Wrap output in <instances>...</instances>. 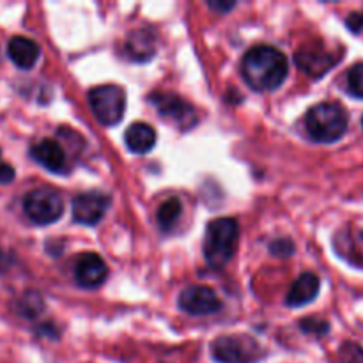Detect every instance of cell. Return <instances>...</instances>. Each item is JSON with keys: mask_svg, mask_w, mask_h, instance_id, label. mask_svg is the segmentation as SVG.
<instances>
[{"mask_svg": "<svg viewBox=\"0 0 363 363\" xmlns=\"http://www.w3.org/2000/svg\"><path fill=\"white\" fill-rule=\"evenodd\" d=\"M347 91L353 98L363 99V62L354 64L347 71Z\"/></svg>", "mask_w": 363, "mask_h": 363, "instance_id": "obj_19", "label": "cell"}, {"mask_svg": "<svg viewBox=\"0 0 363 363\" xmlns=\"http://www.w3.org/2000/svg\"><path fill=\"white\" fill-rule=\"evenodd\" d=\"M126 52L133 60H149L155 55V35L145 28L131 32L126 41Z\"/></svg>", "mask_w": 363, "mask_h": 363, "instance_id": "obj_16", "label": "cell"}, {"mask_svg": "<svg viewBox=\"0 0 363 363\" xmlns=\"http://www.w3.org/2000/svg\"><path fill=\"white\" fill-rule=\"evenodd\" d=\"M128 149L135 155H145L156 144V131L147 123H133L124 133Z\"/></svg>", "mask_w": 363, "mask_h": 363, "instance_id": "obj_15", "label": "cell"}, {"mask_svg": "<svg viewBox=\"0 0 363 363\" xmlns=\"http://www.w3.org/2000/svg\"><path fill=\"white\" fill-rule=\"evenodd\" d=\"M319 289H321V282H319L318 275H314V273H303L291 286L286 298L287 305L289 307H303V305L315 300V296L319 294Z\"/></svg>", "mask_w": 363, "mask_h": 363, "instance_id": "obj_13", "label": "cell"}, {"mask_svg": "<svg viewBox=\"0 0 363 363\" xmlns=\"http://www.w3.org/2000/svg\"><path fill=\"white\" fill-rule=\"evenodd\" d=\"M77 282L85 289H96L101 286L108 277V268L98 254H84L74 268Z\"/></svg>", "mask_w": 363, "mask_h": 363, "instance_id": "obj_11", "label": "cell"}, {"mask_svg": "<svg viewBox=\"0 0 363 363\" xmlns=\"http://www.w3.org/2000/svg\"><path fill=\"white\" fill-rule=\"evenodd\" d=\"M289 62L280 50L259 45L248 50L241 62V74L254 91H275L286 82Z\"/></svg>", "mask_w": 363, "mask_h": 363, "instance_id": "obj_1", "label": "cell"}, {"mask_svg": "<svg viewBox=\"0 0 363 363\" xmlns=\"http://www.w3.org/2000/svg\"><path fill=\"white\" fill-rule=\"evenodd\" d=\"M340 363H363V347L357 342H346L339 351Z\"/></svg>", "mask_w": 363, "mask_h": 363, "instance_id": "obj_20", "label": "cell"}, {"mask_svg": "<svg viewBox=\"0 0 363 363\" xmlns=\"http://www.w3.org/2000/svg\"><path fill=\"white\" fill-rule=\"evenodd\" d=\"M301 330H303L305 333H314V335L321 337L325 335V333L330 332V325L326 321H323V319H303V321L300 323Z\"/></svg>", "mask_w": 363, "mask_h": 363, "instance_id": "obj_21", "label": "cell"}, {"mask_svg": "<svg viewBox=\"0 0 363 363\" xmlns=\"http://www.w3.org/2000/svg\"><path fill=\"white\" fill-rule=\"evenodd\" d=\"M43 307H45V303H43L41 294L35 293V291H28L18 301V311H20L21 315L28 319H34L35 315L41 314Z\"/></svg>", "mask_w": 363, "mask_h": 363, "instance_id": "obj_18", "label": "cell"}, {"mask_svg": "<svg viewBox=\"0 0 363 363\" xmlns=\"http://www.w3.org/2000/svg\"><path fill=\"white\" fill-rule=\"evenodd\" d=\"M30 155L41 167L50 172H62L66 169V152L59 142L52 138H43L30 149Z\"/></svg>", "mask_w": 363, "mask_h": 363, "instance_id": "obj_12", "label": "cell"}, {"mask_svg": "<svg viewBox=\"0 0 363 363\" xmlns=\"http://www.w3.org/2000/svg\"><path fill=\"white\" fill-rule=\"evenodd\" d=\"M7 55L13 60L14 66H18L20 69H30L39 59V46L32 39L23 38V35H14L7 43Z\"/></svg>", "mask_w": 363, "mask_h": 363, "instance_id": "obj_14", "label": "cell"}, {"mask_svg": "<svg viewBox=\"0 0 363 363\" xmlns=\"http://www.w3.org/2000/svg\"><path fill=\"white\" fill-rule=\"evenodd\" d=\"M23 209L28 220L35 225H50L62 216L64 202L57 191L50 188H38L25 195Z\"/></svg>", "mask_w": 363, "mask_h": 363, "instance_id": "obj_6", "label": "cell"}, {"mask_svg": "<svg viewBox=\"0 0 363 363\" xmlns=\"http://www.w3.org/2000/svg\"><path fill=\"white\" fill-rule=\"evenodd\" d=\"M14 179V169L2 160L0 155V184H7Z\"/></svg>", "mask_w": 363, "mask_h": 363, "instance_id": "obj_23", "label": "cell"}, {"mask_svg": "<svg viewBox=\"0 0 363 363\" xmlns=\"http://www.w3.org/2000/svg\"><path fill=\"white\" fill-rule=\"evenodd\" d=\"M149 103L158 110L163 119L176 124L179 130H190L197 124V113L194 106L174 92H152L149 96Z\"/></svg>", "mask_w": 363, "mask_h": 363, "instance_id": "obj_7", "label": "cell"}, {"mask_svg": "<svg viewBox=\"0 0 363 363\" xmlns=\"http://www.w3.org/2000/svg\"><path fill=\"white\" fill-rule=\"evenodd\" d=\"M362 126H363V119H362Z\"/></svg>", "mask_w": 363, "mask_h": 363, "instance_id": "obj_26", "label": "cell"}, {"mask_svg": "<svg viewBox=\"0 0 363 363\" xmlns=\"http://www.w3.org/2000/svg\"><path fill=\"white\" fill-rule=\"evenodd\" d=\"M347 27H350L351 32L358 34V32L363 30V13H353L351 16H347L346 20Z\"/></svg>", "mask_w": 363, "mask_h": 363, "instance_id": "obj_24", "label": "cell"}, {"mask_svg": "<svg viewBox=\"0 0 363 363\" xmlns=\"http://www.w3.org/2000/svg\"><path fill=\"white\" fill-rule=\"evenodd\" d=\"M337 60H339V57L328 52L323 45H307L296 53L298 66L314 78H319L328 73L335 66Z\"/></svg>", "mask_w": 363, "mask_h": 363, "instance_id": "obj_10", "label": "cell"}, {"mask_svg": "<svg viewBox=\"0 0 363 363\" xmlns=\"http://www.w3.org/2000/svg\"><path fill=\"white\" fill-rule=\"evenodd\" d=\"M181 215V202L177 199H169L158 209V223L163 230L172 229Z\"/></svg>", "mask_w": 363, "mask_h": 363, "instance_id": "obj_17", "label": "cell"}, {"mask_svg": "<svg viewBox=\"0 0 363 363\" xmlns=\"http://www.w3.org/2000/svg\"><path fill=\"white\" fill-rule=\"evenodd\" d=\"M110 208V197L103 191H85L74 197L73 218L82 225H96L103 220L106 209Z\"/></svg>", "mask_w": 363, "mask_h": 363, "instance_id": "obj_8", "label": "cell"}, {"mask_svg": "<svg viewBox=\"0 0 363 363\" xmlns=\"http://www.w3.org/2000/svg\"><path fill=\"white\" fill-rule=\"evenodd\" d=\"M240 229L233 218H216L208 223L204 238V257L213 268H223L236 252Z\"/></svg>", "mask_w": 363, "mask_h": 363, "instance_id": "obj_3", "label": "cell"}, {"mask_svg": "<svg viewBox=\"0 0 363 363\" xmlns=\"http://www.w3.org/2000/svg\"><path fill=\"white\" fill-rule=\"evenodd\" d=\"M92 113L103 126H116L121 123L126 108V96L119 85L106 84L89 92Z\"/></svg>", "mask_w": 363, "mask_h": 363, "instance_id": "obj_5", "label": "cell"}, {"mask_svg": "<svg viewBox=\"0 0 363 363\" xmlns=\"http://www.w3.org/2000/svg\"><path fill=\"white\" fill-rule=\"evenodd\" d=\"M179 307L191 315H209L222 308L216 293L204 286H190L179 294Z\"/></svg>", "mask_w": 363, "mask_h": 363, "instance_id": "obj_9", "label": "cell"}, {"mask_svg": "<svg viewBox=\"0 0 363 363\" xmlns=\"http://www.w3.org/2000/svg\"><path fill=\"white\" fill-rule=\"evenodd\" d=\"M269 250H272V254L277 255V257H289V255L293 254L294 247L289 240H277L275 243L269 247Z\"/></svg>", "mask_w": 363, "mask_h": 363, "instance_id": "obj_22", "label": "cell"}, {"mask_svg": "<svg viewBox=\"0 0 363 363\" xmlns=\"http://www.w3.org/2000/svg\"><path fill=\"white\" fill-rule=\"evenodd\" d=\"M209 6L213 7V9H218V11H227V9H233L234 7V4L230 2V4H209Z\"/></svg>", "mask_w": 363, "mask_h": 363, "instance_id": "obj_25", "label": "cell"}, {"mask_svg": "<svg viewBox=\"0 0 363 363\" xmlns=\"http://www.w3.org/2000/svg\"><path fill=\"white\" fill-rule=\"evenodd\" d=\"M350 117L342 105L323 101L308 108L305 116V130L308 137L319 144H333L346 135Z\"/></svg>", "mask_w": 363, "mask_h": 363, "instance_id": "obj_2", "label": "cell"}, {"mask_svg": "<svg viewBox=\"0 0 363 363\" xmlns=\"http://www.w3.org/2000/svg\"><path fill=\"white\" fill-rule=\"evenodd\" d=\"M211 357L218 363H257L264 351L248 335H223L211 344Z\"/></svg>", "mask_w": 363, "mask_h": 363, "instance_id": "obj_4", "label": "cell"}]
</instances>
